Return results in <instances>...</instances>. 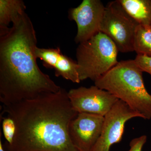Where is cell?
Segmentation results:
<instances>
[{
  "label": "cell",
  "mask_w": 151,
  "mask_h": 151,
  "mask_svg": "<svg viewBox=\"0 0 151 151\" xmlns=\"http://www.w3.org/2000/svg\"><path fill=\"white\" fill-rule=\"evenodd\" d=\"M104 117L91 113H78L70 122L68 133L71 142L81 151H91L100 138Z\"/></svg>",
  "instance_id": "cell-9"
},
{
  "label": "cell",
  "mask_w": 151,
  "mask_h": 151,
  "mask_svg": "<svg viewBox=\"0 0 151 151\" xmlns=\"http://www.w3.org/2000/svg\"><path fill=\"white\" fill-rule=\"evenodd\" d=\"M142 70L134 60L119 62L94 81L100 89L126 103L145 120L151 119V94L144 84Z\"/></svg>",
  "instance_id": "cell-3"
},
{
  "label": "cell",
  "mask_w": 151,
  "mask_h": 151,
  "mask_svg": "<svg viewBox=\"0 0 151 151\" xmlns=\"http://www.w3.org/2000/svg\"><path fill=\"white\" fill-rule=\"evenodd\" d=\"M134 49L137 55L151 56V26L139 25L135 33Z\"/></svg>",
  "instance_id": "cell-13"
},
{
  "label": "cell",
  "mask_w": 151,
  "mask_h": 151,
  "mask_svg": "<svg viewBox=\"0 0 151 151\" xmlns=\"http://www.w3.org/2000/svg\"><path fill=\"white\" fill-rule=\"evenodd\" d=\"M35 55L37 59L42 60L44 66L54 69L57 77L61 76L73 83H80L77 62L63 54L59 47L44 48L37 46Z\"/></svg>",
  "instance_id": "cell-10"
},
{
  "label": "cell",
  "mask_w": 151,
  "mask_h": 151,
  "mask_svg": "<svg viewBox=\"0 0 151 151\" xmlns=\"http://www.w3.org/2000/svg\"><path fill=\"white\" fill-rule=\"evenodd\" d=\"M139 24L126 12L119 0L105 6L100 32L112 40L119 51H134L135 33Z\"/></svg>",
  "instance_id": "cell-5"
},
{
  "label": "cell",
  "mask_w": 151,
  "mask_h": 151,
  "mask_svg": "<svg viewBox=\"0 0 151 151\" xmlns=\"http://www.w3.org/2000/svg\"><path fill=\"white\" fill-rule=\"evenodd\" d=\"M1 132H0V151H5L4 150V147H3V145L2 143L1 139Z\"/></svg>",
  "instance_id": "cell-17"
},
{
  "label": "cell",
  "mask_w": 151,
  "mask_h": 151,
  "mask_svg": "<svg viewBox=\"0 0 151 151\" xmlns=\"http://www.w3.org/2000/svg\"><path fill=\"white\" fill-rule=\"evenodd\" d=\"M3 119L2 125L3 134L6 140V142L11 144L13 142L16 131L15 123L10 117L3 118Z\"/></svg>",
  "instance_id": "cell-14"
},
{
  "label": "cell",
  "mask_w": 151,
  "mask_h": 151,
  "mask_svg": "<svg viewBox=\"0 0 151 151\" xmlns=\"http://www.w3.org/2000/svg\"><path fill=\"white\" fill-rule=\"evenodd\" d=\"M117 47L108 36L99 32L89 40L79 44L76 50L80 81H95L118 63Z\"/></svg>",
  "instance_id": "cell-4"
},
{
  "label": "cell",
  "mask_w": 151,
  "mask_h": 151,
  "mask_svg": "<svg viewBox=\"0 0 151 151\" xmlns=\"http://www.w3.org/2000/svg\"><path fill=\"white\" fill-rule=\"evenodd\" d=\"M37 44L35 29L25 12L12 27L0 29V101L3 105L61 89L38 66Z\"/></svg>",
  "instance_id": "cell-2"
},
{
  "label": "cell",
  "mask_w": 151,
  "mask_h": 151,
  "mask_svg": "<svg viewBox=\"0 0 151 151\" xmlns=\"http://www.w3.org/2000/svg\"><path fill=\"white\" fill-rule=\"evenodd\" d=\"M72 108L77 113L96 114L104 117L119 100L108 91L95 86L78 87L68 93Z\"/></svg>",
  "instance_id": "cell-7"
},
{
  "label": "cell",
  "mask_w": 151,
  "mask_h": 151,
  "mask_svg": "<svg viewBox=\"0 0 151 151\" xmlns=\"http://www.w3.org/2000/svg\"><path fill=\"white\" fill-rule=\"evenodd\" d=\"M134 60L143 72H147L151 75V56L137 55Z\"/></svg>",
  "instance_id": "cell-15"
},
{
  "label": "cell",
  "mask_w": 151,
  "mask_h": 151,
  "mask_svg": "<svg viewBox=\"0 0 151 151\" xmlns=\"http://www.w3.org/2000/svg\"><path fill=\"white\" fill-rule=\"evenodd\" d=\"M105 7L100 0H83L77 7L69 9L68 19L77 26L76 43L89 40L100 32Z\"/></svg>",
  "instance_id": "cell-8"
},
{
  "label": "cell",
  "mask_w": 151,
  "mask_h": 151,
  "mask_svg": "<svg viewBox=\"0 0 151 151\" xmlns=\"http://www.w3.org/2000/svg\"><path fill=\"white\" fill-rule=\"evenodd\" d=\"M142 116L119 100L104 116L102 132L91 151H109L111 146L122 141L126 123L133 118Z\"/></svg>",
  "instance_id": "cell-6"
},
{
  "label": "cell",
  "mask_w": 151,
  "mask_h": 151,
  "mask_svg": "<svg viewBox=\"0 0 151 151\" xmlns=\"http://www.w3.org/2000/svg\"><path fill=\"white\" fill-rule=\"evenodd\" d=\"M26 9L22 0H0V29L9 27Z\"/></svg>",
  "instance_id": "cell-12"
},
{
  "label": "cell",
  "mask_w": 151,
  "mask_h": 151,
  "mask_svg": "<svg viewBox=\"0 0 151 151\" xmlns=\"http://www.w3.org/2000/svg\"><path fill=\"white\" fill-rule=\"evenodd\" d=\"M147 141V137L143 135L133 139L130 142V148L128 151H142L143 146Z\"/></svg>",
  "instance_id": "cell-16"
},
{
  "label": "cell",
  "mask_w": 151,
  "mask_h": 151,
  "mask_svg": "<svg viewBox=\"0 0 151 151\" xmlns=\"http://www.w3.org/2000/svg\"><path fill=\"white\" fill-rule=\"evenodd\" d=\"M67 92L45 93L31 100L3 105L16 127L13 142L3 145L5 151H81L71 142L68 127L78 113Z\"/></svg>",
  "instance_id": "cell-1"
},
{
  "label": "cell",
  "mask_w": 151,
  "mask_h": 151,
  "mask_svg": "<svg viewBox=\"0 0 151 151\" xmlns=\"http://www.w3.org/2000/svg\"><path fill=\"white\" fill-rule=\"evenodd\" d=\"M122 6L139 24L151 26V0H119Z\"/></svg>",
  "instance_id": "cell-11"
}]
</instances>
